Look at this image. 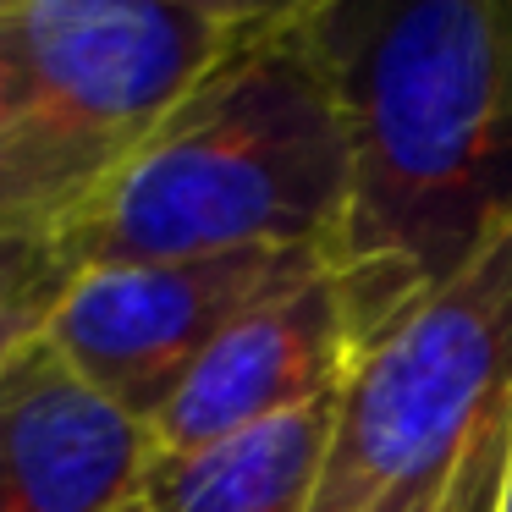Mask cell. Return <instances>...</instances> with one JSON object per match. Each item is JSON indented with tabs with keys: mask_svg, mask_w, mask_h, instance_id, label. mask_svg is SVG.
Wrapping results in <instances>:
<instances>
[{
	"mask_svg": "<svg viewBox=\"0 0 512 512\" xmlns=\"http://www.w3.org/2000/svg\"><path fill=\"white\" fill-rule=\"evenodd\" d=\"M149 463V430L45 336L0 364V512H116Z\"/></svg>",
	"mask_w": 512,
	"mask_h": 512,
	"instance_id": "obj_7",
	"label": "cell"
},
{
	"mask_svg": "<svg viewBox=\"0 0 512 512\" xmlns=\"http://www.w3.org/2000/svg\"><path fill=\"white\" fill-rule=\"evenodd\" d=\"M248 0H12L0 243H50L210 67Z\"/></svg>",
	"mask_w": 512,
	"mask_h": 512,
	"instance_id": "obj_3",
	"label": "cell"
},
{
	"mask_svg": "<svg viewBox=\"0 0 512 512\" xmlns=\"http://www.w3.org/2000/svg\"><path fill=\"white\" fill-rule=\"evenodd\" d=\"M12 0H0V111H6V94H12V28H6Z\"/></svg>",
	"mask_w": 512,
	"mask_h": 512,
	"instance_id": "obj_11",
	"label": "cell"
},
{
	"mask_svg": "<svg viewBox=\"0 0 512 512\" xmlns=\"http://www.w3.org/2000/svg\"><path fill=\"white\" fill-rule=\"evenodd\" d=\"M501 12V45H507V78H512V0H496Z\"/></svg>",
	"mask_w": 512,
	"mask_h": 512,
	"instance_id": "obj_12",
	"label": "cell"
},
{
	"mask_svg": "<svg viewBox=\"0 0 512 512\" xmlns=\"http://www.w3.org/2000/svg\"><path fill=\"white\" fill-rule=\"evenodd\" d=\"M507 463H512V397L485 419V430L474 435L468 457L457 463L452 485L441 490V501H435L430 512H501Z\"/></svg>",
	"mask_w": 512,
	"mask_h": 512,
	"instance_id": "obj_10",
	"label": "cell"
},
{
	"mask_svg": "<svg viewBox=\"0 0 512 512\" xmlns=\"http://www.w3.org/2000/svg\"><path fill=\"white\" fill-rule=\"evenodd\" d=\"M347 138L331 237L364 342L512 221V78L496 0H314Z\"/></svg>",
	"mask_w": 512,
	"mask_h": 512,
	"instance_id": "obj_1",
	"label": "cell"
},
{
	"mask_svg": "<svg viewBox=\"0 0 512 512\" xmlns=\"http://www.w3.org/2000/svg\"><path fill=\"white\" fill-rule=\"evenodd\" d=\"M512 397V221L336 391L309 512H430Z\"/></svg>",
	"mask_w": 512,
	"mask_h": 512,
	"instance_id": "obj_4",
	"label": "cell"
},
{
	"mask_svg": "<svg viewBox=\"0 0 512 512\" xmlns=\"http://www.w3.org/2000/svg\"><path fill=\"white\" fill-rule=\"evenodd\" d=\"M336 397L237 430L199 452H149L116 512H309L331 441Z\"/></svg>",
	"mask_w": 512,
	"mask_h": 512,
	"instance_id": "obj_8",
	"label": "cell"
},
{
	"mask_svg": "<svg viewBox=\"0 0 512 512\" xmlns=\"http://www.w3.org/2000/svg\"><path fill=\"white\" fill-rule=\"evenodd\" d=\"M325 265V248H243L210 259L83 270L50 303L39 336L100 397L149 430L226 325Z\"/></svg>",
	"mask_w": 512,
	"mask_h": 512,
	"instance_id": "obj_5",
	"label": "cell"
},
{
	"mask_svg": "<svg viewBox=\"0 0 512 512\" xmlns=\"http://www.w3.org/2000/svg\"><path fill=\"white\" fill-rule=\"evenodd\" d=\"M347 199V138L314 0H248L122 171L50 237L72 276L243 248H325Z\"/></svg>",
	"mask_w": 512,
	"mask_h": 512,
	"instance_id": "obj_2",
	"label": "cell"
},
{
	"mask_svg": "<svg viewBox=\"0 0 512 512\" xmlns=\"http://www.w3.org/2000/svg\"><path fill=\"white\" fill-rule=\"evenodd\" d=\"M364 353L369 342L336 270H314L309 281L276 292L237 325H226L221 342L199 358V369L149 424V452H199L237 430L336 397Z\"/></svg>",
	"mask_w": 512,
	"mask_h": 512,
	"instance_id": "obj_6",
	"label": "cell"
},
{
	"mask_svg": "<svg viewBox=\"0 0 512 512\" xmlns=\"http://www.w3.org/2000/svg\"><path fill=\"white\" fill-rule=\"evenodd\" d=\"M61 287H67V270L45 243H0V364L17 342L39 331Z\"/></svg>",
	"mask_w": 512,
	"mask_h": 512,
	"instance_id": "obj_9",
	"label": "cell"
},
{
	"mask_svg": "<svg viewBox=\"0 0 512 512\" xmlns=\"http://www.w3.org/2000/svg\"><path fill=\"white\" fill-rule=\"evenodd\" d=\"M501 512H512V463H507V496H501Z\"/></svg>",
	"mask_w": 512,
	"mask_h": 512,
	"instance_id": "obj_13",
	"label": "cell"
}]
</instances>
